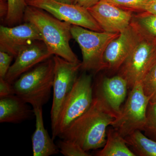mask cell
I'll list each match as a JSON object with an SVG mask.
<instances>
[{
  "mask_svg": "<svg viewBox=\"0 0 156 156\" xmlns=\"http://www.w3.org/2000/svg\"><path fill=\"white\" fill-rule=\"evenodd\" d=\"M26 1H34V0H26Z\"/></svg>",
  "mask_w": 156,
  "mask_h": 156,
  "instance_id": "30",
  "label": "cell"
},
{
  "mask_svg": "<svg viewBox=\"0 0 156 156\" xmlns=\"http://www.w3.org/2000/svg\"><path fill=\"white\" fill-rule=\"evenodd\" d=\"M59 152L65 156H90L88 152L86 151L76 143L68 140L61 139L57 143Z\"/></svg>",
  "mask_w": 156,
  "mask_h": 156,
  "instance_id": "21",
  "label": "cell"
},
{
  "mask_svg": "<svg viewBox=\"0 0 156 156\" xmlns=\"http://www.w3.org/2000/svg\"><path fill=\"white\" fill-rule=\"evenodd\" d=\"M54 76L53 56L20 76L12 84L15 95L33 108L48 103L53 89Z\"/></svg>",
  "mask_w": 156,
  "mask_h": 156,
  "instance_id": "3",
  "label": "cell"
},
{
  "mask_svg": "<svg viewBox=\"0 0 156 156\" xmlns=\"http://www.w3.org/2000/svg\"><path fill=\"white\" fill-rule=\"evenodd\" d=\"M55 1L67 3V4H73V0H55Z\"/></svg>",
  "mask_w": 156,
  "mask_h": 156,
  "instance_id": "29",
  "label": "cell"
},
{
  "mask_svg": "<svg viewBox=\"0 0 156 156\" xmlns=\"http://www.w3.org/2000/svg\"><path fill=\"white\" fill-rule=\"evenodd\" d=\"M73 38L80 48L83 61L81 69L99 71L103 69V57L107 47L120 33L98 32L76 25H72Z\"/></svg>",
  "mask_w": 156,
  "mask_h": 156,
  "instance_id": "4",
  "label": "cell"
},
{
  "mask_svg": "<svg viewBox=\"0 0 156 156\" xmlns=\"http://www.w3.org/2000/svg\"><path fill=\"white\" fill-rule=\"evenodd\" d=\"M8 12L5 21L9 27L20 24L23 20L27 4L26 0H8Z\"/></svg>",
  "mask_w": 156,
  "mask_h": 156,
  "instance_id": "20",
  "label": "cell"
},
{
  "mask_svg": "<svg viewBox=\"0 0 156 156\" xmlns=\"http://www.w3.org/2000/svg\"><path fill=\"white\" fill-rule=\"evenodd\" d=\"M14 94L15 93L12 84L9 83L5 79L0 78V98Z\"/></svg>",
  "mask_w": 156,
  "mask_h": 156,
  "instance_id": "26",
  "label": "cell"
},
{
  "mask_svg": "<svg viewBox=\"0 0 156 156\" xmlns=\"http://www.w3.org/2000/svg\"><path fill=\"white\" fill-rule=\"evenodd\" d=\"M53 56L43 41L33 42L20 51L5 79L13 84L23 73Z\"/></svg>",
  "mask_w": 156,
  "mask_h": 156,
  "instance_id": "13",
  "label": "cell"
},
{
  "mask_svg": "<svg viewBox=\"0 0 156 156\" xmlns=\"http://www.w3.org/2000/svg\"><path fill=\"white\" fill-rule=\"evenodd\" d=\"M100 0H73V4L84 7L86 9H89L95 5Z\"/></svg>",
  "mask_w": 156,
  "mask_h": 156,
  "instance_id": "27",
  "label": "cell"
},
{
  "mask_svg": "<svg viewBox=\"0 0 156 156\" xmlns=\"http://www.w3.org/2000/svg\"><path fill=\"white\" fill-rule=\"evenodd\" d=\"M93 93L91 75L84 73L77 78L62 105L53 140L89 109L93 101Z\"/></svg>",
  "mask_w": 156,
  "mask_h": 156,
  "instance_id": "5",
  "label": "cell"
},
{
  "mask_svg": "<svg viewBox=\"0 0 156 156\" xmlns=\"http://www.w3.org/2000/svg\"><path fill=\"white\" fill-rule=\"evenodd\" d=\"M132 21L143 34L156 41V15L145 12L134 16Z\"/></svg>",
  "mask_w": 156,
  "mask_h": 156,
  "instance_id": "19",
  "label": "cell"
},
{
  "mask_svg": "<svg viewBox=\"0 0 156 156\" xmlns=\"http://www.w3.org/2000/svg\"><path fill=\"white\" fill-rule=\"evenodd\" d=\"M26 3L27 5L43 9L59 20L71 25L95 31H103L88 9L79 5L55 0H34L26 1Z\"/></svg>",
  "mask_w": 156,
  "mask_h": 156,
  "instance_id": "9",
  "label": "cell"
},
{
  "mask_svg": "<svg viewBox=\"0 0 156 156\" xmlns=\"http://www.w3.org/2000/svg\"><path fill=\"white\" fill-rule=\"evenodd\" d=\"M8 12V0H0V17L1 20H5Z\"/></svg>",
  "mask_w": 156,
  "mask_h": 156,
  "instance_id": "28",
  "label": "cell"
},
{
  "mask_svg": "<svg viewBox=\"0 0 156 156\" xmlns=\"http://www.w3.org/2000/svg\"><path fill=\"white\" fill-rule=\"evenodd\" d=\"M128 88L126 80L118 75L105 78L95 94L103 98L112 110L118 115L126 99Z\"/></svg>",
  "mask_w": 156,
  "mask_h": 156,
  "instance_id": "14",
  "label": "cell"
},
{
  "mask_svg": "<svg viewBox=\"0 0 156 156\" xmlns=\"http://www.w3.org/2000/svg\"><path fill=\"white\" fill-rule=\"evenodd\" d=\"M117 115L103 98L95 94L89 109L58 136L73 141L86 151L100 148L106 143L107 128Z\"/></svg>",
  "mask_w": 156,
  "mask_h": 156,
  "instance_id": "1",
  "label": "cell"
},
{
  "mask_svg": "<svg viewBox=\"0 0 156 156\" xmlns=\"http://www.w3.org/2000/svg\"><path fill=\"white\" fill-rule=\"evenodd\" d=\"M126 140L114 128L107 132L106 143L103 149L98 152V156H135L128 148Z\"/></svg>",
  "mask_w": 156,
  "mask_h": 156,
  "instance_id": "17",
  "label": "cell"
},
{
  "mask_svg": "<svg viewBox=\"0 0 156 156\" xmlns=\"http://www.w3.org/2000/svg\"><path fill=\"white\" fill-rule=\"evenodd\" d=\"M124 138L136 155L156 156V140L148 138L140 130L133 131Z\"/></svg>",
  "mask_w": 156,
  "mask_h": 156,
  "instance_id": "18",
  "label": "cell"
},
{
  "mask_svg": "<svg viewBox=\"0 0 156 156\" xmlns=\"http://www.w3.org/2000/svg\"><path fill=\"white\" fill-rule=\"evenodd\" d=\"M35 116L33 108L14 94L0 98V122L18 124Z\"/></svg>",
  "mask_w": 156,
  "mask_h": 156,
  "instance_id": "15",
  "label": "cell"
},
{
  "mask_svg": "<svg viewBox=\"0 0 156 156\" xmlns=\"http://www.w3.org/2000/svg\"><path fill=\"white\" fill-rule=\"evenodd\" d=\"M36 118V128L32 136L34 156H49L59 152L57 145L54 144L45 128L42 108L33 109Z\"/></svg>",
  "mask_w": 156,
  "mask_h": 156,
  "instance_id": "16",
  "label": "cell"
},
{
  "mask_svg": "<svg viewBox=\"0 0 156 156\" xmlns=\"http://www.w3.org/2000/svg\"><path fill=\"white\" fill-rule=\"evenodd\" d=\"M141 36L134 23L108 44L104 53V69L119 70L130 53L134 50Z\"/></svg>",
  "mask_w": 156,
  "mask_h": 156,
  "instance_id": "10",
  "label": "cell"
},
{
  "mask_svg": "<svg viewBox=\"0 0 156 156\" xmlns=\"http://www.w3.org/2000/svg\"><path fill=\"white\" fill-rule=\"evenodd\" d=\"M43 41L38 29L30 22L13 27H0V51L16 57L20 51L36 41Z\"/></svg>",
  "mask_w": 156,
  "mask_h": 156,
  "instance_id": "12",
  "label": "cell"
},
{
  "mask_svg": "<svg viewBox=\"0 0 156 156\" xmlns=\"http://www.w3.org/2000/svg\"><path fill=\"white\" fill-rule=\"evenodd\" d=\"M53 58L54 76L50 112L52 136L56 131L62 105L77 79L78 72L81 67V62H71L57 56H53Z\"/></svg>",
  "mask_w": 156,
  "mask_h": 156,
  "instance_id": "8",
  "label": "cell"
},
{
  "mask_svg": "<svg viewBox=\"0 0 156 156\" xmlns=\"http://www.w3.org/2000/svg\"><path fill=\"white\" fill-rule=\"evenodd\" d=\"M156 63V42L141 33L139 41L120 67L118 75L126 80L128 88L131 89L141 83Z\"/></svg>",
  "mask_w": 156,
  "mask_h": 156,
  "instance_id": "7",
  "label": "cell"
},
{
  "mask_svg": "<svg viewBox=\"0 0 156 156\" xmlns=\"http://www.w3.org/2000/svg\"><path fill=\"white\" fill-rule=\"evenodd\" d=\"M150 98L145 95L140 83L131 89L125 105L111 126L123 137L136 130L144 131Z\"/></svg>",
  "mask_w": 156,
  "mask_h": 156,
  "instance_id": "6",
  "label": "cell"
},
{
  "mask_svg": "<svg viewBox=\"0 0 156 156\" xmlns=\"http://www.w3.org/2000/svg\"><path fill=\"white\" fill-rule=\"evenodd\" d=\"M144 131L147 136L156 141V98L150 101Z\"/></svg>",
  "mask_w": 156,
  "mask_h": 156,
  "instance_id": "22",
  "label": "cell"
},
{
  "mask_svg": "<svg viewBox=\"0 0 156 156\" xmlns=\"http://www.w3.org/2000/svg\"><path fill=\"white\" fill-rule=\"evenodd\" d=\"M14 56L9 53L0 51V78L5 79Z\"/></svg>",
  "mask_w": 156,
  "mask_h": 156,
  "instance_id": "25",
  "label": "cell"
},
{
  "mask_svg": "<svg viewBox=\"0 0 156 156\" xmlns=\"http://www.w3.org/2000/svg\"><path fill=\"white\" fill-rule=\"evenodd\" d=\"M140 83L144 94L150 100L156 98V63Z\"/></svg>",
  "mask_w": 156,
  "mask_h": 156,
  "instance_id": "23",
  "label": "cell"
},
{
  "mask_svg": "<svg viewBox=\"0 0 156 156\" xmlns=\"http://www.w3.org/2000/svg\"><path fill=\"white\" fill-rule=\"evenodd\" d=\"M88 11L103 31L120 33L128 28L133 18L131 11L107 0H100Z\"/></svg>",
  "mask_w": 156,
  "mask_h": 156,
  "instance_id": "11",
  "label": "cell"
},
{
  "mask_svg": "<svg viewBox=\"0 0 156 156\" xmlns=\"http://www.w3.org/2000/svg\"><path fill=\"white\" fill-rule=\"evenodd\" d=\"M120 8L129 10L144 11L150 0H107Z\"/></svg>",
  "mask_w": 156,
  "mask_h": 156,
  "instance_id": "24",
  "label": "cell"
},
{
  "mask_svg": "<svg viewBox=\"0 0 156 156\" xmlns=\"http://www.w3.org/2000/svg\"><path fill=\"white\" fill-rule=\"evenodd\" d=\"M23 20L36 27L43 41L53 56H59L71 62H80L69 45L73 38L71 32L72 25L59 20L43 9L27 5Z\"/></svg>",
  "mask_w": 156,
  "mask_h": 156,
  "instance_id": "2",
  "label": "cell"
}]
</instances>
